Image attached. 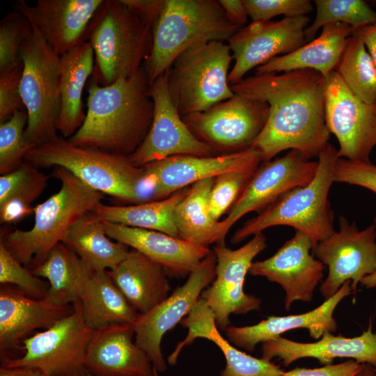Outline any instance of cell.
<instances>
[{
	"label": "cell",
	"mask_w": 376,
	"mask_h": 376,
	"mask_svg": "<svg viewBox=\"0 0 376 376\" xmlns=\"http://www.w3.org/2000/svg\"><path fill=\"white\" fill-rule=\"evenodd\" d=\"M240 28L228 19L219 1L165 0L143 64L149 86L183 52L211 41H227Z\"/></svg>",
	"instance_id": "5"
},
{
	"label": "cell",
	"mask_w": 376,
	"mask_h": 376,
	"mask_svg": "<svg viewBox=\"0 0 376 376\" xmlns=\"http://www.w3.org/2000/svg\"><path fill=\"white\" fill-rule=\"evenodd\" d=\"M0 283L15 285L28 296L38 299H45L49 284L23 266L0 241Z\"/></svg>",
	"instance_id": "40"
},
{
	"label": "cell",
	"mask_w": 376,
	"mask_h": 376,
	"mask_svg": "<svg viewBox=\"0 0 376 376\" xmlns=\"http://www.w3.org/2000/svg\"><path fill=\"white\" fill-rule=\"evenodd\" d=\"M316 14L305 29L306 42L312 40L320 29L332 23L348 24L353 29L376 24V12L363 0H315Z\"/></svg>",
	"instance_id": "37"
},
{
	"label": "cell",
	"mask_w": 376,
	"mask_h": 376,
	"mask_svg": "<svg viewBox=\"0 0 376 376\" xmlns=\"http://www.w3.org/2000/svg\"><path fill=\"white\" fill-rule=\"evenodd\" d=\"M358 376H376V368L370 364L363 363Z\"/></svg>",
	"instance_id": "52"
},
{
	"label": "cell",
	"mask_w": 376,
	"mask_h": 376,
	"mask_svg": "<svg viewBox=\"0 0 376 376\" xmlns=\"http://www.w3.org/2000/svg\"><path fill=\"white\" fill-rule=\"evenodd\" d=\"M215 178L198 181L189 187L188 193L175 211V223L180 237L206 246L219 243L220 221L214 219L210 210L209 196Z\"/></svg>",
	"instance_id": "35"
},
{
	"label": "cell",
	"mask_w": 376,
	"mask_h": 376,
	"mask_svg": "<svg viewBox=\"0 0 376 376\" xmlns=\"http://www.w3.org/2000/svg\"><path fill=\"white\" fill-rule=\"evenodd\" d=\"M0 376H45L40 371L29 368H0Z\"/></svg>",
	"instance_id": "50"
},
{
	"label": "cell",
	"mask_w": 376,
	"mask_h": 376,
	"mask_svg": "<svg viewBox=\"0 0 376 376\" xmlns=\"http://www.w3.org/2000/svg\"><path fill=\"white\" fill-rule=\"evenodd\" d=\"M317 167L318 161L306 159L296 150H290L281 157L262 162L226 217L220 221L217 244H225L229 230L243 216L261 212L286 192L309 182Z\"/></svg>",
	"instance_id": "15"
},
{
	"label": "cell",
	"mask_w": 376,
	"mask_h": 376,
	"mask_svg": "<svg viewBox=\"0 0 376 376\" xmlns=\"http://www.w3.org/2000/svg\"><path fill=\"white\" fill-rule=\"evenodd\" d=\"M88 86L85 120L68 140L78 146L130 155L143 141L153 118L144 65L109 86L91 81Z\"/></svg>",
	"instance_id": "2"
},
{
	"label": "cell",
	"mask_w": 376,
	"mask_h": 376,
	"mask_svg": "<svg viewBox=\"0 0 376 376\" xmlns=\"http://www.w3.org/2000/svg\"><path fill=\"white\" fill-rule=\"evenodd\" d=\"M254 172L233 171L214 178L209 196L210 210L214 219L219 221L230 211Z\"/></svg>",
	"instance_id": "41"
},
{
	"label": "cell",
	"mask_w": 376,
	"mask_h": 376,
	"mask_svg": "<svg viewBox=\"0 0 376 376\" xmlns=\"http://www.w3.org/2000/svg\"><path fill=\"white\" fill-rule=\"evenodd\" d=\"M279 358L285 366L306 357L317 359L322 365L331 364L336 358H350L376 368V332L370 322L368 329L359 336L347 338L327 332L315 343H298L281 336L263 343L262 359Z\"/></svg>",
	"instance_id": "24"
},
{
	"label": "cell",
	"mask_w": 376,
	"mask_h": 376,
	"mask_svg": "<svg viewBox=\"0 0 376 376\" xmlns=\"http://www.w3.org/2000/svg\"><path fill=\"white\" fill-rule=\"evenodd\" d=\"M216 264L215 254L211 251L182 286L152 309L140 314L134 323L135 343L158 373L166 370L161 350L163 336L191 312L204 289L214 280Z\"/></svg>",
	"instance_id": "14"
},
{
	"label": "cell",
	"mask_w": 376,
	"mask_h": 376,
	"mask_svg": "<svg viewBox=\"0 0 376 376\" xmlns=\"http://www.w3.org/2000/svg\"><path fill=\"white\" fill-rule=\"evenodd\" d=\"M63 243L93 272L113 269L130 251L127 245L110 239L94 212L86 214L72 228Z\"/></svg>",
	"instance_id": "33"
},
{
	"label": "cell",
	"mask_w": 376,
	"mask_h": 376,
	"mask_svg": "<svg viewBox=\"0 0 376 376\" xmlns=\"http://www.w3.org/2000/svg\"><path fill=\"white\" fill-rule=\"evenodd\" d=\"M133 324L109 326L95 331L86 357L88 374L94 376H153L146 353L133 340Z\"/></svg>",
	"instance_id": "23"
},
{
	"label": "cell",
	"mask_w": 376,
	"mask_h": 376,
	"mask_svg": "<svg viewBox=\"0 0 376 376\" xmlns=\"http://www.w3.org/2000/svg\"><path fill=\"white\" fill-rule=\"evenodd\" d=\"M266 241L261 233L235 250L225 244L213 247L217 259L215 279L201 297L212 311L218 329L224 331L229 326L230 314H242L259 308L260 299L246 294L244 283L253 259L266 248Z\"/></svg>",
	"instance_id": "16"
},
{
	"label": "cell",
	"mask_w": 376,
	"mask_h": 376,
	"mask_svg": "<svg viewBox=\"0 0 376 376\" xmlns=\"http://www.w3.org/2000/svg\"><path fill=\"white\" fill-rule=\"evenodd\" d=\"M74 311L72 304L57 305L46 299L32 298L19 289L1 285L0 290L1 357L19 345L36 329L49 328Z\"/></svg>",
	"instance_id": "25"
},
{
	"label": "cell",
	"mask_w": 376,
	"mask_h": 376,
	"mask_svg": "<svg viewBox=\"0 0 376 376\" xmlns=\"http://www.w3.org/2000/svg\"><path fill=\"white\" fill-rule=\"evenodd\" d=\"M31 272L48 281L47 301L70 305L81 300L93 272L72 249L59 242Z\"/></svg>",
	"instance_id": "31"
},
{
	"label": "cell",
	"mask_w": 376,
	"mask_h": 376,
	"mask_svg": "<svg viewBox=\"0 0 376 376\" xmlns=\"http://www.w3.org/2000/svg\"><path fill=\"white\" fill-rule=\"evenodd\" d=\"M310 22V17L303 15L255 21L240 28L227 40L235 60L228 74L230 85L242 81L253 68L304 45L305 29Z\"/></svg>",
	"instance_id": "17"
},
{
	"label": "cell",
	"mask_w": 376,
	"mask_h": 376,
	"mask_svg": "<svg viewBox=\"0 0 376 376\" xmlns=\"http://www.w3.org/2000/svg\"><path fill=\"white\" fill-rule=\"evenodd\" d=\"M233 56L228 44L211 41L180 54L166 72L170 97L181 116L205 111L232 97Z\"/></svg>",
	"instance_id": "8"
},
{
	"label": "cell",
	"mask_w": 376,
	"mask_h": 376,
	"mask_svg": "<svg viewBox=\"0 0 376 376\" xmlns=\"http://www.w3.org/2000/svg\"><path fill=\"white\" fill-rule=\"evenodd\" d=\"M25 160L37 168L62 167L103 194L139 203L144 169L128 156L75 146L56 136L33 148Z\"/></svg>",
	"instance_id": "7"
},
{
	"label": "cell",
	"mask_w": 376,
	"mask_h": 376,
	"mask_svg": "<svg viewBox=\"0 0 376 376\" xmlns=\"http://www.w3.org/2000/svg\"><path fill=\"white\" fill-rule=\"evenodd\" d=\"M180 324L188 329V333L168 357V363L171 365L176 363L185 346L191 345L198 338H203L217 345L224 355L226 364L219 376H281L284 373L279 366L249 355L226 339L219 331L212 311L201 297Z\"/></svg>",
	"instance_id": "27"
},
{
	"label": "cell",
	"mask_w": 376,
	"mask_h": 376,
	"mask_svg": "<svg viewBox=\"0 0 376 376\" xmlns=\"http://www.w3.org/2000/svg\"><path fill=\"white\" fill-rule=\"evenodd\" d=\"M93 50L91 81L102 86L135 74L148 58L152 29L121 0H104L84 38Z\"/></svg>",
	"instance_id": "6"
},
{
	"label": "cell",
	"mask_w": 376,
	"mask_h": 376,
	"mask_svg": "<svg viewBox=\"0 0 376 376\" xmlns=\"http://www.w3.org/2000/svg\"><path fill=\"white\" fill-rule=\"evenodd\" d=\"M31 29L27 19L18 10L6 14L0 22V75L22 64V42Z\"/></svg>",
	"instance_id": "39"
},
{
	"label": "cell",
	"mask_w": 376,
	"mask_h": 376,
	"mask_svg": "<svg viewBox=\"0 0 376 376\" xmlns=\"http://www.w3.org/2000/svg\"><path fill=\"white\" fill-rule=\"evenodd\" d=\"M23 64L20 93L28 114L26 139L38 146L57 135L61 107L60 56L31 25L20 49Z\"/></svg>",
	"instance_id": "9"
},
{
	"label": "cell",
	"mask_w": 376,
	"mask_h": 376,
	"mask_svg": "<svg viewBox=\"0 0 376 376\" xmlns=\"http://www.w3.org/2000/svg\"><path fill=\"white\" fill-rule=\"evenodd\" d=\"M373 224L376 226V217L373 220ZM360 283L366 288H376V262L373 272L363 277Z\"/></svg>",
	"instance_id": "51"
},
{
	"label": "cell",
	"mask_w": 376,
	"mask_h": 376,
	"mask_svg": "<svg viewBox=\"0 0 376 376\" xmlns=\"http://www.w3.org/2000/svg\"><path fill=\"white\" fill-rule=\"evenodd\" d=\"M48 329L22 340L19 357H1V367L29 368L45 376H86V357L94 330L85 323L81 300Z\"/></svg>",
	"instance_id": "10"
},
{
	"label": "cell",
	"mask_w": 376,
	"mask_h": 376,
	"mask_svg": "<svg viewBox=\"0 0 376 376\" xmlns=\"http://www.w3.org/2000/svg\"><path fill=\"white\" fill-rule=\"evenodd\" d=\"M60 189L33 209L29 230H15L1 240L12 255L31 271L40 265L53 247L63 242L72 228L100 205L104 194L92 189L66 169L56 166Z\"/></svg>",
	"instance_id": "3"
},
{
	"label": "cell",
	"mask_w": 376,
	"mask_h": 376,
	"mask_svg": "<svg viewBox=\"0 0 376 376\" xmlns=\"http://www.w3.org/2000/svg\"><path fill=\"white\" fill-rule=\"evenodd\" d=\"M147 26L153 29L165 0H121Z\"/></svg>",
	"instance_id": "47"
},
{
	"label": "cell",
	"mask_w": 376,
	"mask_h": 376,
	"mask_svg": "<svg viewBox=\"0 0 376 376\" xmlns=\"http://www.w3.org/2000/svg\"><path fill=\"white\" fill-rule=\"evenodd\" d=\"M363 364L351 359L341 363L324 365L316 368L297 367L284 372L281 376H358Z\"/></svg>",
	"instance_id": "46"
},
{
	"label": "cell",
	"mask_w": 376,
	"mask_h": 376,
	"mask_svg": "<svg viewBox=\"0 0 376 376\" xmlns=\"http://www.w3.org/2000/svg\"><path fill=\"white\" fill-rule=\"evenodd\" d=\"M352 35L363 41L376 69V24L352 29Z\"/></svg>",
	"instance_id": "49"
},
{
	"label": "cell",
	"mask_w": 376,
	"mask_h": 376,
	"mask_svg": "<svg viewBox=\"0 0 376 376\" xmlns=\"http://www.w3.org/2000/svg\"><path fill=\"white\" fill-rule=\"evenodd\" d=\"M23 64L12 71L0 75V123L18 110H26L20 93Z\"/></svg>",
	"instance_id": "45"
},
{
	"label": "cell",
	"mask_w": 376,
	"mask_h": 376,
	"mask_svg": "<svg viewBox=\"0 0 376 376\" xmlns=\"http://www.w3.org/2000/svg\"><path fill=\"white\" fill-rule=\"evenodd\" d=\"M48 179V175L38 171L29 182L1 204V224H15L33 213L31 204L45 189Z\"/></svg>",
	"instance_id": "42"
},
{
	"label": "cell",
	"mask_w": 376,
	"mask_h": 376,
	"mask_svg": "<svg viewBox=\"0 0 376 376\" xmlns=\"http://www.w3.org/2000/svg\"><path fill=\"white\" fill-rule=\"evenodd\" d=\"M334 71L353 94L365 102L376 104V69L359 37H348Z\"/></svg>",
	"instance_id": "36"
},
{
	"label": "cell",
	"mask_w": 376,
	"mask_h": 376,
	"mask_svg": "<svg viewBox=\"0 0 376 376\" xmlns=\"http://www.w3.org/2000/svg\"><path fill=\"white\" fill-rule=\"evenodd\" d=\"M86 376H94V375H90V374H88Z\"/></svg>",
	"instance_id": "54"
},
{
	"label": "cell",
	"mask_w": 376,
	"mask_h": 376,
	"mask_svg": "<svg viewBox=\"0 0 376 376\" xmlns=\"http://www.w3.org/2000/svg\"><path fill=\"white\" fill-rule=\"evenodd\" d=\"M234 93L265 102L267 121L251 148L262 161L285 150L318 157L329 143L325 119V77L311 69L255 74L230 85Z\"/></svg>",
	"instance_id": "1"
},
{
	"label": "cell",
	"mask_w": 376,
	"mask_h": 376,
	"mask_svg": "<svg viewBox=\"0 0 376 376\" xmlns=\"http://www.w3.org/2000/svg\"><path fill=\"white\" fill-rule=\"evenodd\" d=\"M104 0H38L15 2L20 12L61 56L84 41L88 26Z\"/></svg>",
	"instance_id": "21"
},
{
	"label": "cell",
	"mask_w": 376,
	"mask_h": 376,
	"mask_svg": "<svg viewBox=\"0 0 376 376\" xmlns=\"http://www.w3.org/2000/svg\"><path fill=\"white\" fill-rule=\"evenodd\" d=\"M81 303L84 320L94 331L113 325L134 324L140 315L107 270L93 272Z\"/></svg>",
	"instance_id": "32"
},
{
	"label": "cell",
	"mask_w": 376,
	"mask_h": 376,
	"mask_svg": "<svg viewBox=\"0 0 376 376\" xmlns=\"http://www.w3.org/2000/svg\"><path fill=\"white\" fill-rule=\"evenodd\" d=\"M317 38L285 54L276 56L256 68V74L280 73L311 69L324 77L334 70L352 28L343 23L324 25Z\"/></svg>",
	"instance_id": "30"
},
{
	"label": "cell",
	"mask_w": 376,
	"mask_h": 376,
	"mask_svg": "<svg viewBox=\"0 0 376 376\" xmlns=\"http://www.w3.org/2000/svg\"><path fill=\"white\" fill-rule=\"evenodd\" d=\"M101 221L110 238L159 264L169 276H189L211 252L208 247L162 232Z\"/></svg>",
	"instance_id": "22"
},
{
	"label": "cell",
	"mask_w": 376,
	"mask_h": 376,
	"mask_svg": "<svg viewBox=\"0 0 376 376\" xmlns=\"http://www.w3.org/2000/svg\"><path fill=\"white\" fill-rule=\"evenodd\" d=\"M109 274L140 314L163 301L171 290L169 275L163 267L134 249L129 251Z\"/></svg>",
	"instance_id": "28"
},
{
	"label": "cell",
	"mask_w": 376,
	"mask_h": 376,
	"mask_svg": "<svg viewBox=\"0 0 376 376\" xmlns=\"http://www.w3.org/2000/svg\"><path fill=\"white\" fill-rule=\"evenodd\" d=\"M252 148L240 152L210 156L175 155L146 165L145 180L152 201L166 198L198 181L228 172H254L262 162Z\"/></svg>",
	"instance_id": "19"
},
{
	"label": "cell",
	"mask_w": 376,
	"mask_h": 376,
	"mask_svg": "<svg viewBox=\"0 0 376 376\" xmlns=\"http://www.w3.org/2000/svg\"><path fill=\"white\" fill-rule=\"evenodd\" d=\"M94 62V52L87 41L60 56L61 107L56 129L65 139L71 137L85 120L82 93L88 78L92 76Z\"/></svg>",
	"instance_id": "29"
},
{
	"label": "cell",
	"mask_w": 376,
	"mask_h": 376,
	"mask_svg": "<svg viewBox=\"0 0 376 376\" xmlns=\"http://www.w3.org/2000/svg\"><path fill=\"white\" fill-rule=\"evenodd\" d=\"M334 182L357 185L376 194V164L338 158L334 168Z\"/></svg>",
	"instance_id": "44"
},
{
	"label": "cell",
	"mask_w": 376,
	"mask_h": 376,
	"mask_svg": "<svg viewBox=\"0 0 376 376\" xmlns=\"http://www.w3.org/2000/svg\"><path fill=\"white\" fill-rule=\"evenodd\" d=\"M313 245L304 233L295 235L270 258L253 262L249 274L280 284L285 291V307L297 300L310 301L324 276V265L311 253Z\"/></svg>",
	"instance_id": "20"
},
{
	"label": "cell",
	"mask_w": 376,
	"mask_h": 376,
	"mask_svg": "<svg viewBox=\"0 0 376 376\" xmlns=\"http://www.w3.org/2000/svg\"><path fill=\"white\" fill-rule=\"evenodd\" d=\"M325 119L338 140V156L369 162L376 146V104L361 100L334 70L325 77Z\"/></svg>",
	"instance_id": "13"
},
{
	"label": "cell",
	"mask_w": 376,
	"mask_h": 376,
	"mask_svg": "<svg viewBox=\"0 0 376 376\" xmlns=\"http://www.w3.org/2000/svg\"><path fill=\"white\" fill-rule=\"evenodd\" d=\"M248 15L255 21H269L284 15L292 17L306 15L313 10L309 0H243Z\"/></svg>",
	"instance_id": "43"
},
{
	"label": "cell",
	"mask_w": 376,
	"mask_h": 376,
	"mask_svg": "<svg viewBox=\"0 0 376 376\" xmlns=\"http://www.w3.org/2000/svg\"><path fill=\"white\" fill-rule=\"evenodd\" d=\"M228 19L234 24L242 27L248 21V13L242 0H219Z\"/></svg>",
	"instance_id": "48"
},
{
	"label": "cell",
	"mask_w": 376,
	"mask_h": 376,
	"mask_svg": "<svg viewBox=\"0 0 376 376\" xmlns=\"http://www.w3.org/2000/svg\"><path fill=\"white\" fill-rule=\"evenodd\" d=\"M338 158V149L329 143L318 157L313 179L286 192L247 220L235 232L231 242L240 243L276 226H290L304 233L310 239L313 249L328 237L335 230L334 215L328 196L334 182V168Z\"/></svg>",
	"instance_id": "4"
},
{
	"label": "cell",
	"mask_w": 376,
	"mask_h": 376,
	"mask_svg": "<svg viewBox=\"0 0 376 376\" xmlns=\"http://www.w3.org/2000/svg\"><path fill=\"white\" fill-rule=\"evenodd\" d=\"M154 370V375L153 376H159L158 371L153 367Z\"/></svg>",
	"instance_id": "53"
},
{
	"label": "cell",
	"mask_w": 376,
	"mask_h": 376,
	"mask_svg": "<svg viewBox=\"0 0 376 376\" xmlns=\"http://www.w3.org/2000/svg\"><path fill=\"white\" fill-rule=\"evenodd\" d=\"M189 189L188 187L162 200L131 205H110L102 203L93 212L103 221L156 230L180 237L175 223V211Z\"/></svg>",
	"instance_id": "34"
},
{
	"label": "cell",
	"mask_w": 376,
	"mask_h": 376,
	"mask_svg": "<svg viewBox=\"0 0 376 376\" xmlns=\"http://www.w3.org/2000/svg\"><path fill=\"white\" fill-rule=\"evenodd\" d=\"M149 95L154 104L150 130L141 144L128 156L135 166L143 167L175 155L215 156L183 121L170 97L166 72L149 86Z\"/></svg>",
	"instance_id": "18"
},
{
	"label": "cell",
	"mask_w": 376,
	"mask_h": 376,
	"mask_svg": "<svg viewBox=\"0 0 376 376\" xmlns=\"http://www.w3.org/2000/svg\"><path fill=\"white\" fill-rule=\"evenodd\" d=\"M339 228L318 242L313 254L328 267V275L320 291L325 299L336 294L346 281L355 292L357 284L372 273L376 262V226L374 224L359 230L343 216Z\"/></svg>",
	"instance_id": "12"
},
{
	"label": "cell",
	"mask_w": 376,
	"mask_h": 376,
	"mask_svg": "<svg viewBox=\"0 0 376 376\" xmlns=\"http://www.w3.org/2000/svg\"><path fill=\"white\" fill-rule=\"evenodd\" d=\"M267 103L243 95H235L210 109L182 116L192 134L214 155L250 148L268 119Z\"/></svg>",
	"instance_id": "11"
},
{
	"label": "cell",
	"mask_w": 376,
	"mask_h": 376,
	"mask_svg": "<svg viewBox=\"0 0 376 376\" xmlns=\"http://www.w3.org/2000/svg\"><path fill=\"white\" fill-rule=\"evenodd\" d=\"M28 123L26 110L16 111L7 120L0 123V173H8L25 159L26 155L36 146L25 137Z\"/></svg>",
	"instance_id": "38"
},
{
	"label": "cell",
	"mask_w": 376,
	"mask_h": 376,
	"mask_svg": "<svg viewBox=\"0 0 376 376\" xmlns=\"http://www.w3.org/2000/svg\"><path fill=\"white\" fill-rule=\"evenodd\" d=\"M351 292L350 281H346L336 294L312 311L288 316H269L251 326H228L224 330L226 336L236 347L249 352H253L258 343L295 329H307L312 338L318 339L327 332L336 331L334 311L338 303Z\"/></svg>",
	"instance_id": "26"
}]
</instances>
